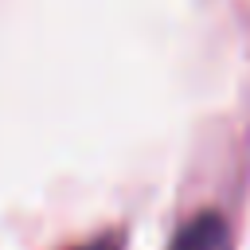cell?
<instances>
[{
	"label": "cell",
	"instance_id": "1",
	"mask_svg": "<svg viewBox=\"0 0 250 250\" xmlns=\"http://www.w3.org/2000/svg\"><path fill=\"white\" fill-rule=\"evenodd\" d=\"M172 250H230V234H227V223L211 211L188 219L180 227V234L172 238Z\"/></svg>",
	"mask_w": 250,
	"mask_h": 250
},
{
	"label": "cell",
	"instance_id": "2",
	"mask_svg": "<svg viewBox=\"0 0 250 250\" xmlns=\"http://www.w3.org/2000/svg\"><path fill=\"white\" fill-rule=\"evenodd\" d=\"M78 250H117V242H113V238H98V242H86V246H78Z\"/></svg>",
	"mask_w": 250,
	"mask_h": 250
}]
</instances>
